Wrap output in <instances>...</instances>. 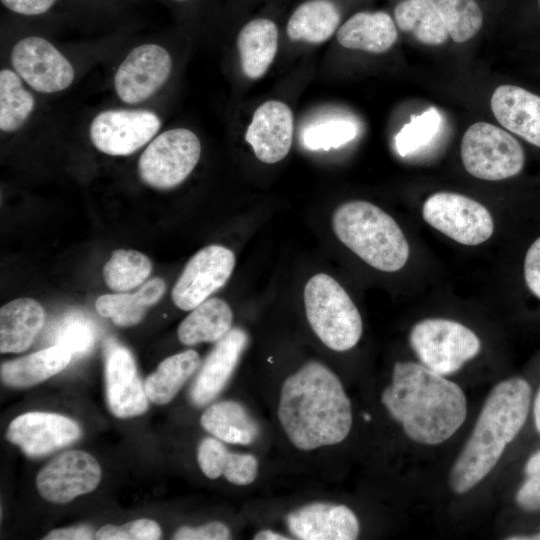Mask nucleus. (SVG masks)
<instances>
[{
    "instance_id": "nucleus-1",
    "label": "nucleus",
    "mask_w": 540,
    "mask_h": 540,
    "mask_svg": "<svg viewBox=\"0 0 540 540\" xmlns=\"http://www.w3.org/2000/svg\"><path fill=\"white\" fill-rule=\"evenodd\" d=\"M274 410L286 442L300 453L338 446L353 427L352 402L343 382L318 360L302 363L281 380Z\"/></svg>"
},
{
    "instance_id": "nucleus-2",
    "label": "nucleus",
    "mask_w": 540,
    "mask_h": 540,
    "mask_svg": "<svg viewBox=\"0 0 540 540\" xmlns=\"http://www.w3.org/2000/svg\"><path fill=\"white\" fill-rule=\"evenodd\" d=\"M381 404L412 441L438 445L450 439L467 417L461 387L421 363L396 362Z\"/></svg>"
},
{
    "instance_id": "nucleus-3",
    "label": "nucleus",
    "mask_w": 540,
    "mask_h": 540,
    "mask_svg": "<svg viewBox=\"0 0 540 540\" xmlns=\"http://www.w3.org/2000/svg\"><path fill=\"white\" fill-rule=\"evenodd\" d=\"M530 401V385L522 378H509L493 387L450 470L448 484L454 493H467L493 470L522 429Z\"/></svg>"
},
{
    "instance_id": "nucleus-4",
    "label": "nucleus",
    "mask_w": 540,
    "mask_h": 540,
    "mask_svg": "<svg viewBox=\"0 0 540 540\" xmlns=\"http://www.w3.org/2000/svg\"><path fill=\"white\" fill-rule=\"evenodd\" d=\"M332 228L340 242L377 270L396 272L408 261L410 248L402 229L373 203L341 204L332 215Z\"/></svg>"
},
{
    "instance_id": "nucleus-5",
    "label": "nucleus",
    "mask_w": 540,
    "mask_h": 540,
    "mask_svg": "<svg viewBox=\"0 0 540 540\" xmlns=\"http://www.w3.org/2000/svg\"><path fill=\"white\" fill-rule=\"evenodd\" d=\"M303 302L309 326L325 347L346 352L358 344L363 333L361 314L332 276L313 275L304 287Z\"/></svg>"
},
{
    "instance_id": "nucleus-6",
    "label": "nucleus",
    "mask_w": 540,
    "mask_h": 540,
    "mask_svg": "<svg viewBox=\"0 0 540 540\" xmlns=\"http://www.w3.org/2000/svg\"><path fill=\"white\" fill-rule=\"evenodd\" d=\"M409 343L421 364L443 376L459 371L481 350V341L474 331L444 318L417 322L410 330Z\"/></svg>"
},
{
    "instance_id": "nucleus-7",
    "label": "nucleus",
    "mask_w": 540,
    "mask_h": 540,
    "mask_svg": "<svg viewBox=\"0 0 540 540\" xmlns=\"http://www.w3.org/2000/svg\"><path fill=\"white\" fill-rule=\"evenodd\" d=\"M460 152L466 171L481 180L514 177L525 164L521 144L507 131L487 122L474 123L466 130Z\"/></svg>"
},
{
    "instance_id": "nucleus-8",
    "label": "nucleus",
    "mask_w": 540,
    "mask_h": 540,
    "mask_svg": "<svg viewBox=\"0 0 540 540\" xmlns=\"http://www.w3.org/2000/svg\"><path fill=\"white\" fill-rule=\"evenodd\" d=\"M201 154L198 137L185 128L167 130L154 138L138 160V174L148 186L168 190L181 184Z\"/></svg>"
},
{
    "instance_id": "nucleus-9",
    "label": "nucleus",
    "mask_w": 540,
    "mask_h": 540,
    "mask_svg": "<svg viewBox=\"0 0 540 540\" xmlns=\"http://www.w3.org/2000/svg\"><path fill=\"white\" fill-rule=\"evenodd\" d=\"M426 223L465 246L487 241L494 232L489 210L476 200L454 192H436L422 206Z\"/></svg>"
},
{
    "instance_id": "nucleus-10",
    "label": "nucleus",
    "mask_w": 540,
    "mask_h": 540,
    "mask_svg": "<svg viewBox=\"0 0 540 540\" xmlns=\"http://www.w3.org/2000/svg\"><path fill=\"white\" fill-rule=\"evenodd\" d=\"M235 263V254L223 245L200 249L177 279L171 293L173 303L181 310L191 311L226 284Z\"/></svg>"
},
{
    "instance_id": "nucleus-11",
    "label": "nucleus",
    "mask_w": 540,
    "mask_h": 540,
    "mask_svg": "<svg viewBox=\"0 0 540 540\" xmlns=\"http://www.w3.org/2000/svg\"><path fill=\"white\" fill-rule=\"evenodd\" d=\"M10 59L20 78L40 93L62 91L74 80V68L69 60L40 36L19 40L11 50Z\"/></svg>"
},
{
    "instance_id": "nucleus-12",
    "label": "nucleus",
    "mask_w": 540,
    "mask_h": 540,
    "mask_svg": "<svg viewBox=\"0 0 540 540\" xmlns=\"http://www.w3.org/2000/svg\"><path fill=\"white\" fill-rule=\"evenodd\" d=\"M160 126L157 114L148 110H106L92 120L89 135L100 152L127 156L147 144Z\"/></svg>"
},
{
    "instance_id": "nucleus-13",
    "label": "nucleus",
    "mask_w": 540,
    "mask_h": 540,
    "mask_svg": "<svg viewBox=\"0 0 540 540\" xmlns=\"http://www.w3.org/2000/svg\"><path fill=\"white\" fill-rule=\"evenodd\" d=\"M283 523L292 540H355L361 531L359 518L348 505L328 500L293 507Z\"/></svg>"
},
{
    "instance_id": "nucleus-14",
    "label": "nucleus",
    "mask_w": 540,
    "mask_h": 540,
    "mask_svg": "<svg viewBox=\"0 0 540 540\" xmlns=\"http://www.w3.org/2000/svg\"><path fill=\"white\" fill-rule=\"evenodd\" d=\"M101 479V467L90 454L71 450L44 466L36 477L38 493L45 500L65 504L93 491Z\"/></svg>"
},
{
    "instance_id": "nucleus-15",
    "label": "nucleus",
    "mask_w": 540,
    "mask_h": 540,
    "mask_svg": "<svg viewBox=\"0 0 540 540\" xmlns=\"http://www.w3.org/2000/svg\"><path fill=\"white\" fill-rule=\"evenodd\" d=\"M172 69L169 52L157 44H142L132 49L114 76L117 96L127 104L151 97L167 81Z\"/></svg>"
},
{
    "instance_id": "nucleus-16",
    "label": "nucleus",
    "mask_w": 540,
    "mask_h": 540,
    "mask_svg": "<svg viewBox=\"0 0 540 540\" xmlns=\"http://www.w3.org/2000/svg\"><path fill=\"white\" fill-rule=\"evenodd\" d=\"M104 352L106 396L111 413L118 418L145 413L148 397L131 352L114 339L105 342Z\"/></svg>"
},
{
    "instance_id": "nucleus-17",
    "label": "nucleus",
    "mask_w": 540,
    "mask_h": 540,
    "mask_svg": "<svg viewBox=\"0 0 540 540\" xmlns=\"http://www.w3.org/2000/svg\"><path fill=\"white\" fill-rule=\"evenodd\" d=\"M81 435L77 422L56 413L28 412L11 421L6 439L29 457H40L75 442Z\"/></svg>"
},
{
    "instance_id": "nucleus-18",
    "label": "nucleus",
    "mask_w": 540,
    "mask_h": 540,
    "mask_svg": "<svg viewBox=\"0 0 540 540\" xmlns=\"http://www.w3.org/2000/svg\"><path fill=\"white\" fill-rule=\"evenodd\" d=\"M249 343L247 331L233 327L215 343L193 380L189 390L190 402L198 407L212 403L228 384Z\"/></svg>"
},
{
    "instance_id": "nucleus-19",
    "label": "nucleus",
    "mask_w": 540,
    "mask_h": 540,
    "mask_svg": "<svg viewBox=\"0 0 540 540\" xmlns=\"http://www.w3.org/2000/svg\"><path fill=\"white\" fill-rule=\"evenodd\" d=\"M293 137V115L283 102L270 100L253 114L245 139L256 157L263 163L274 164L290 151Z\"/></svg>"
},
{
    "instance_id": "nucleus-20",
    "label": "nucleus",
    "mask_w": 540,
    "mask_h": 540,
    "mask_svg": "<svg viewBox=\"0 0 540 540\" xmlns=\"http://www.w3.org/2000/svg\"><path fill=\"white\" fill-rule=\"evenodd\" d=\"M196 459L201 472L208 479L222 477L233 486L249 487L260 475L261 463L255 453L233 450L213 436L200 441Z\"/></svg>"
},
{
    "instance_id": "nucleus-21",
    "label": "nucleus",
    "mask_w": 540,
    "mask_h": 540,
    "mask_svg": "<svg viewBox=\"0 0 540 540\" xmlns=\"http://www.w3.org/2000/svg\"><path fill=\"white\" fill-rule=\"evenodd\" d=\"M490 105L504 128L540 148V96L519 86L500 85Z\"/></svg>"
},
{
    "instance_id": "nucleus-22",
    "label": "nucleus",
    "mask_w": 540,
    "mask_h": 540,
    "mask_svg": "<svg viewBox=\"0 0 540 540\" xmlns=\"http://www.w3.org/2000/svg\"><path fill=\"white\" fill-rule=\"evenodd\" d=\"M200 424L210 436L232 446L251 448L262 436L259 420L238 400L210 403L200 417Z\"/></svg>"
},
{
    "instance_id": "nucleus-23",
    "label": "nucleus",
    "mask_w": 540,
    "mask_h": 540,
    "mask_svg": "<svg viewBox=\"0 0 540 540\" xmlns=\"http://www.w3.org/2000/svg\"><path fill=\"white\" fill-rule=\"evenodd\" d=\"M46 313L32 298L12 300L0 309V351L19 353L27 350L42 330Z\"/></svg>"
},
{
    "instance_id": "nucleus-24",
    "label": "nucleus",
    "mask_w": 540,
    "mask_h": 540,
    "mask_svg": "<svg viewBox=\"0 0 540 540\" xmlns=\"http://www.w3.org/2000/svg\"><path fill=\"white\" fill-rule=\"evenodd\" d=\"M397 39V29L386 12H358L337 31L339 44L348 49L369 53L389 50Z\"/></svg>"
},
{
    "instance_id": "nucleus-25",
    "label": "nucleus",
    "mask_w": 540,
    "mask_h": 540,
    "mask_svg": "<svg viewBox=\"0 0 540 540\" xmlns=\"http://www.w3.org/2000/svg\"><path fill=\"white\" fill-rule=\"evenodd\" d=\"M72 353L55 344L29 355L1 364V380L12 387H29L61 372L70 363Z\"/></svg>"
},
{
    "instance_id": "nucleus-26",
    "label": "nucleus",
    "mask_w": 540,
    "mask_h": 540,
    "mask_svg": "<svg viewBox=\"0 0 540 540\" xmlns=\"http://www.w3.org/2000/svg\"><path fill=\"white\" fill-rule=\"evenodd\" d=\"M243 73L261 78L273 62L278 49V28L274 21L256 18L246 23L237 38Z\"/></svg>"
},
{
    "instance_id": "nucleus-27",
    "label": "nucleus",
    "mask_w": 540,
    "mask_h": 540,
    "mask_svg": "<svg viewBox=\"0 0 540 540\" xmlns=\"http://www.w3.org/2000/svg\"><path fill=\"white\" fill-rule=\"evenodd\" d=\"M233 320L232 309L225 300L208 298L180 323L178 339L186 346L216 343L233 328Z\"/></svg>"
},
{
    "instance_id": "nucleus-28",
    "label": "nucleus",
    "mask_w": 540,
    "mask_h": 540,
    "mask_svg": "<svg viewBox=\"0 0 540 540\" xmlns=\"http://www.w3.org/2000/svg\"><path fill=\"white\" fill-rule=\"evenodd\" d=\"M166 291V283L160 277L147 280L134 293L105 294L95 302L97 312L110 318L120 327L138 324L149 307L156 304Z\"/></svg>"
},
{
    "instance_id": "nucleus-29",
    "label": "nucleus",
    "mask_w": 540,
    "mask_h": 540,
    "mask_svg": "<svg viewBox=\"0 0 540 540\" xmlns=\"http://www.w3.org/2000/svg\"><path fill=\"white\" fill-rule=\"evenodd\" d=\"M340 19L339 8L332 0H307L289 17L287 35L293 41L321 43L333 35Z\"/></svg>"
},
{
    "instance_id": "nucleus-30",
    "label": "nucleus",
    "mask_w": 540,
    "mask_h": 540,
    "mask_svg": "<svg viewBox=\"0 0 540 540\" xmlns=\"http://www.w3.org/2000/svg\"><path fill=\"white\" fill-rule=\"evenodd\" d=\"M200 365L201 358L193 349L167 357L145 381L148 399L158 405L169 403Z\"/></svg>"
},
{
    "instance_id": "nucleus-31",
    "label": "nucleus",
    "mask_w": 540,
    "mask_h": 540,
    "mask_svg": "<svg viewBox=\"0 0 540 540\" xmlns=\"http://www.w3.org/2000/svg\"><path fill=\"white\" fill-rule=\"evenodd\" d=\"M397 26L423 44L437 46L449 37L447 28L430 0H403L394 9Z\"/></svg>"
},
{
    "instance_id": "nucleus-32",
    "label": "nucleus",
    "mask_w": 540,
    "mask_h": 540,
    "mask_svg": "<svg viewBox=\"0 0 540 540\" xmlns=\"http://www.w3.org/2000/svg\"><path fill=\"white\" fill-rule=\"evenodd\" d=\"M152 271L150 259L136 250L117 249L105 263L102 275L115 292H125L143 285Z\"/></svg>"
},
{
    "instance_id": "nucleus-33",
    "label": "nucleus",
    "mask_w": 540,
    "mask_h": 540,
    "mask_svg": "<svg viewBox=\"0 0 540 540\" xmlns=\"http://www.w3.org/2000/svg\"><path fill=\"white\" fill-rule=\"evenodd\" d=\"M35 106L33 95L23 86L20 76L12 70L0 72V129L14 132L26 122Z\"/></svg>"
},
{
    "instance_id": "nucleus-34",
    "label": "nucleus",
    "mask_w": 540,
    "mask_h": 540,
    "mask_svg": "<svg viewBox=\"0 0 540 540\" xmlns=\"http://www.w3.org/2000/svg\"><path fill=\"white\" fill-rule=\"evenodd\" d=\"M441 16L449 37L463 43L474 37L483 23V15L475 0H430Z\"/></svg>"
},
{
    "instance_id": "nucleus-35",
    "label": "nucleus",
    "mask_w": 540,
    "mask_h": 540,
    "mask_svg": "<svg viewBox=\"0 0 540 540\" xmlns=\"http://www.w3.org/2000/svg\"><path fill=\"white\" fill-rule=\"evenodd\" d=\"M441 122V115L434 107L413 116L395 136L398 153L405 156L427 145L439 132Z\"/></svg>"
},
{
    "instance_id": "nucleus-36",
    "label": "nucleus",
    "mask_w": 540,
    "mask_h": 540,
    "mask_svg": "<svg viewBox=\"0 0 540 540\" xmlns=\"http://www.w3.org/2000/svg\"><path fill=\"white\" fill-rule=\"evenodd\" d=\"M357 126L348 120H329L305 128L303 145L310 150L338 148L357 136Z\"/></svg>"
},
{
    "instance_id": "nucleus-37",
    "label": "nucleus",
    "mask_w": 540,
    "mask_h": 540,
    "mask_svg": "<svg viewBox=\"0 0 540 540\" xmlns=\"http://www.w3.org/2000/svg\"><path fill=\"white\" fill-rule=\"evenodd\" d=\"M56 344H61L75 355L88 353L95 341L93 323L85 316L73 313L62 319L55 333Z\"/></svg>"
},
{
    "instance_id": "nucleus-38",
    "label": "nucleus",
    "mask_w": 540,
    "mask_h": 540,
    "mask_svg": "<svg viewBox=\"0 0 540 540\" xmlns=\"http://www.w3.org/2000/svg\"><path fill=\"white\" fill-rule=\"evenodd\" d=\"M161 537V528L151 519H137L126 524L104 525L95 533L98 540H156Z\"/></svg>"
},
{
    "instance_id": "nucleus-39",
    "label": "nucleus",
    "mask_w": 540,
    "mask_h": 540,
    "mask_svg": "<svg viewBox=\"0 0 540 540\" xmlns=\"http://www.w3.org/2000/svg\"><path fill=\"white\" fill-rule=\"evenodd\" d=\"M526 479L516 493L518 506L525 511L540 510V450L525 465Z\"/></svg>"
},
{
    "instance_id": "nucleus-40",
    "label": "nucleus",
    "mask_w": 540,
    "mask_h": 540,
    "mask_svg": "<svg viewBox=\"0 0 540 540\" xmlns=\"http://www.w3.org/2000/svg\"><path fill=\"white\" fill-rule=\"evenodd\" d=\"M231 538V528L221 521H211L198 526H182L173 535L175 540H228Z\"/></svg>"
},
{
    "instance_id": "nucleus-41",
    "label": "nucleus",
    "mask_w": 540,
    "mask_h": 540,
    "mask_svg": "<svg viewBox=\"0 0 540 540\" xmlns=\"http://www.w3.org/2000/svg\"><path fill=\"white\" fill-rule=\"evenodd\" d=\"M523 277L529 292L540 300V236L530 244L526 251Z\"/></svg>"
},
{
    "instance_id": "nucleus-42",
    "label": "nucleus",
    "mask_w": 540,
    "mask_h": 540,
    "mask_svg": "<svg viewBox=\"0 0 540 540\" xmlns=\"http://www.w3.org/2000/svg\"><path fill=\"white\" fill-rule=\"evenodd\" d=\"M1 4L15 14L35 17L49 12L58 0H0Z\"/></svg>"
},
{
    "instance_id": "nucleus-43",
    "label": "nucleus",
    "mask_w": 540,
    "mask_h": 540,
    "mask_svg": "<svg viewBox=\"0 0 540 540\" xmlns=\"http://www.w3.org/2000/svg\"><path fill=\"white\" fill-rule=\"evenodd\" d=\"M95 538L91 527L78 525L69 528H59L50 531L44 540H90Z\"/></svg>"
},
{
    "instance_id": "nucleus-44",
    "label": "nucleus",
    "mask_w": 540,
    "mask_h": 540,
    "mask_svg": "<svg viewBox=\"0 0 540 540\" xmlns=\"http://www.w3.org/2000/svg\"><path fill=\"white\" fill-rule=\"evenodd\" d=\"M254 540H292L286 532L274 528H261L253 534Z\"/></svg>"
},
{
    "instance_id": "nucleus-45",
    "label": "nucleus",
    "mask_w": 540,
    "mask_h": 540,
    "mask_svg": "<svg viewBox=\"0 0 540 540\" xmlns=\"http://www.w3.org/2000/svg\"><path fill=\"white\" fill-rule=\"evenodd\" d=\"M533 413H534L535 426L538 432H540V388L535 397Z\"/></svg>"
},
{
    "instance_id": "nucleus-46",
    "label": "nucleus",
    "mask_w": 540,
    "mask_h": 540,
    "mask_svg": "<svg viewBox=\"0 0 540 540\" xmlns=\"http://www.w3.org/2000/svg\"><path fill=\"white\" fill-rule=\"evenodd\" d=\"M506 539L510 540H540V532L532 534V535H513L510 537H507Z\"/></svg>"
},
{
    "instance_id": "nucleus-47",
    "label": "nucleus",
    "mask_w": 540,
    "mask_h": 540,
    "mask_svg": "<svg viewBox=\"0 0 540 540\" xmlns=\"http://www.w3.org/2000/svg\"><path fill=\"white\" fill-rule=\"evenodd\" d=\"M172 1H174V2H187L189 0H172Z\"/></svg>"
},
{
    "instance_id": "nucleus-48",
    "label": "nucleus",
    "mask_w": 540,
    "mask_h": 540,
    "mask_svg": "<svg viewBox=\"0 0 540 540\" xmlns=\"http://www.w3.org/2000/svg\"><path fill=\"white\" fill-rule=\"evenodd\" d=\"M539 8H540V0H538Z\"/></svg>"
}]
</instances>
